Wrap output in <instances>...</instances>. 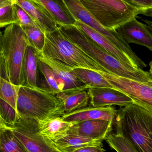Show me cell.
<instances>
[{
	"mask_svg": "<svg viewBox=\"0 0 152 152\" xmlns=\"http://www.w3.org/2000/svg\"><path fill=\"white\" fill-rule=\"evenodd\" d=\"M61 32L76 44L107 73L141 82H151L149 72L124 64L101 48L76 25L58 26Z\"/></svg>",
	"mask_w": 152,
	"mask_h": 152,
	"instance_id": "1",
	"label": "cell"
},
{
	"mask_svg": "<svg viewBox=\"0 0 152 152\" xmlns=\"http://www.w3.org/2000/svg\"><path fill=\"white\" fill-rule=\"evenodd\" d=\"M115 134L127 140L137 152H152V115L131 104L117 110Z\"/></svg>",
	"mask_w": 152,
	"mask_h": 152,
	"instance_id": "2",
	"label": "cell"
},
{
	"mask_svg": "<svg viewBox=\"0 0 152 152\" xmlns=\"http://www.w3.org/2000/svg\"><path fill=\"white\" fill-rule=\"evenodd\" d=\"M1 57L4 59L8 80L23 86V64L26 49L31 45L23 27L13 23L1 34Z\"/></svg>",
	"mask_w": 152,
	"mask_h": 152,
	"instance_id": "3",
	"label": "cell"
},
{
	"mask_svg": "<svg viewBox=\"0 0 152 152\" xmlns=\"http://www.w3.org/2000/svg\"><path fill=\"white\" fill-rule=\"evenodd\" d=\"M43 56L59 62L72 69H86L96 72L106 71L76 44L67 39L59 28L45 34Z\"/></svg>",
	"mask_w": 152,
	"mask_h": 152,
	"instance_id": "4",
	"label": "cell"
},
{
	"mask_svg": "<svg viewBox=\"0 0 152 152\" xmlns=\"http://www.w3.org/2000/svg\"><path fill=\"white\" fill-rule=\"evenodd\" d=\"M17 113L26 118L44 121L65 114L63 102L56 95L39 88L20 86L17 101Z\"/></svg>",
	"mask_w": 152,
	"mask_h": 152,
	"instance_id": "5",
	"label": "cell"
},
{
	"mask_svg": "<svg viewBox=\"0 0 152 152\" xmlns=\"http://www.w3.org/2000/svg\"><path fill=\"white\" fill-rule=\"evenodd\" d=\"M85 8L104 28L116 30L139 15L126 0H80Z\"/></svg>",
	"mask_w": 152,
	"mask_h": 152,
	"instance_id": "6",
	"label": "cell"
},
{
	"mask_svg": "<svg viewBox=\"0 0 152 152\" xmlns=\"http://www.w3.org/2000/svg\"><path fill=\"white\" fill-rule=\"evenodd\" d=\"M64 1L76 20L81 21L106 37L130 58L135 68L143 69L146 67L145 63L137 56L116 30H108L102 26L85 8L80 0H64Z\"/></svg>",
	"mask_w": 152,
	"mask_h": 152,
	"instance_id": "7",
	"label": "cell"
},
{
	"mask_svg": "<svg viewBox=\"0 0 152 152\" xmlns=\"http://www.w3.org/2000/svg\"><path fill=\"white\" fill-rule=\"evenodd\" d=\"M0 125L10 129L30 152H64L56 143L40 133L38 120L18 114L13 125L2 123Z\"/></svg>",
	"mask_w": 152,
	"mask_h": 152,
	"instance_id": "8",
	"label": "cell"
},
{
	"mask_svg": "<svg viewBox=\"0 0 152 152\" xmlns=\"http://www.w3.org/2000/svg\"><path fill=\"white\" fill-rule=\"evenodd\" d=\"M99 72L115 89L126 94L134 104L152 115V82H141L104 72Z\"/></svg>",
	"mask_w": 152,
	"mask_h": 152,
	"instance_id": "9",
	"label": "cell"
},
{
	"mask_svg": "<svg viewBox=\"0 0 152 152\" xmlns=\"http://www.w3.org/2000/svg\"><path fill=\"white\" fill-rule=\"evenodd\" d=\"M39 60L45 63L52 69L58 82L64 93L87 90L88 86L75 73L73 70L58 61L43 56L39 52Z\"/></svg>",
	"mask_w": 152,
	"mask_h": 152,
	"instance_id": "10",
	"label": "cell"
},
{
	"mask_svg": "<svg viewBox=\"0 0 152 152\" xmlns=\"http://www.w3.org/2000/svg\"><path fill=\"white\" fill-rule=\"evenodd\" d=\"M113 122L104 120H92L73 124L69 135L103 141L111 133Z\"/></svg>",
	"mask_w": 152,
	"mask_h": 152,
	"instance_id": "11",
	"label": "cell"
},
{
	"mask_svg": "<svg viewBox=\"0 0 152 152\" xmlns=\"http://www.w3.org/2000/svg\"><path fill=\"white\" fill-rule=\"evenodd\" d=\"M88 91L91 104L94 107H104L112 105L124 107L134 104L133 100L129 97L115 89L89 88Z\"/></svg>",
	"mask_w": 152,
	"mask_h": 152,
	"instance_id": "12",
	"label": "cell"
},
{
	"mask_svg": "<svg viewBox=\"0 0 152 152\" xmlns=\"http://www.w3.org/2000/svg\"><path fill=\"white\" fill-rule=\"evenodd\" d=\"M116 31L128 44L141 45L152 52V34L148 26L138 21L136 18L121 26Z\"/></svg>",
	"mask_w": 152,
	"mask_h": 152,
	"instance_id": "13",
	"label": "cell"
},
{
	"mask_svg": "<svg viewBox=\"0 0 152 152\" xmlns=\"http://www.w3.org/2000/svg\"><path fill=\"white\" fill-rule=\"evenodd\" d=\"M16 3L27 12L44 34L52 32L58 29L57 24L37 0H16Z\"/></svg>",
	"mask_w": 152,
	"mask_h": 152,
	"instance_id": "14",
	"label": "cell"
},
{
	"mask_svg": "<svg viewBox=\"0 0 152 152\" xmlns=\"http://www.w3.org/2000/svg\"><path fill=\"white\" fill-rule=\"evenodd\" d=\"M117 112L113 106L94 107L91 106L65 114L62 118L73 124L92 120H106L114 123Z\"/></svg>",
	"mask_w": 152,
	"mask_h": 152,
	"instance_id": "15",
	"label": "cell"
},
{
	"mask_svg": "<svg viewBox=\"0 0 152 152\" xmlns=\"http://www.w3.org/2000/svg\"><path fill=\"white\" fill-rule=\"evenodd\" d=\"M42 5L58 26L75 25L77 20L75 18L65 2L64 0H37Z\"/></svg>",
	"mask_w": 152,
	"mask_h": 152,
	"instance_id": "16",
	"label": "cell"
},
{
	"mask_svg": "<svg viewBox=\"0 0 152 152\" xmlns=\"http://www.w3.org/2000/svg\"><path fill=\"white\" fill-rule=\"evenodd\" d=\"M75 25L92 40L119 61L135 67L134 64L130 58L104 36L79 20H77Z\"/></svg>",
	"mask_w": 152,
	"mask_h": 152,
	"instance_id": "17",
	"label": "cell"
},
{
	"mask_svg": "<svg viewBox=\"0 0 152 152\" xmlns=\"http://www.w3.org/2000/svg\"><path fill=\"white\" fill-rule=\"evenodd\" d=\"M39 123L40 133L55 143L68 136L73 125V123L66 121L62 117L39 121Z\"/></svg>",
	"mask_w": 152,
	"mask_h": 152,
	"instance_id": "18",
	"label": "cell"
},
{
	"mask_svg": "<svg viewBox=\"0 0 152 152\" xmlns=\"http://www.w3.org/2000/svg\"><path fill=\"white\" fill-rule=\"evenodd\" d=\"M39 52L32 46L27 47L23 64V86L32 88L37 87L38 69H39Z\"/></svg>",
	"mask_w": 152,
	"mask_h": 152,
	"instance_id": "19",
	"label": "cell"
},
{
	"mask_svg": "<svg viewBox=\"0 0 152 152\" xmlns=\"http://www.w3.org/2000/svg\"><path fill=\"white\" fill-rule=\"evenodd\" d=\"M56 96L63 102L65 114L86 107L90 99L89 95L86 90L68 93L60 92L57 94Z\"/></svg>",
	"mask_w": 152,
	"mask_h": 152,
	"instance_id": "20",
	"label": "cell"
},
{
	"mask_svg": "<svg viewBox=\"0 0 152 152\" xmlns=\"http://www.w3.org/2000/svg\"><path fill=\"white\" fill-rule=\"evenodd\" d=\"M103 141L94 140L75 135H68L56 144L64 152H71L80 148L86 146L103 147Z\"/></svg>",
	"mask_w": 152,
	"mask_h": 152,
	"instance_id": "21",
	"label": "cell"
},
{
	"mask_svg": "<svg viewBox=\"0 0 152 152\" xmlns=\"http://www.w3.org/2000/svg\"><path fill=\"white\" fill-rule=\"evenodd\" d=\"M0 152H30L9 129L0 125Z\"/></svg>",
	"mask_w": 152,
	"mask_h": 152,
	"instance_id": "22",
	"label": "cell"
},
{
	"mask_svg": "<svg viewBox=\"0 0 152 152\" xmlns=\"http://www.w3.org/2000/svg\"><path fill=\"white\" fill-rule=\"evenodd\" d=\"M73 70L76 76L88 86V88H114L99 72L86 69Z\"/></svg>",
	"mask_w": 152,
	"mask_h": 152,
	"instance_id": "23",
	"label": "cell"
},
{
	"mask_svg": "<svg viewBox=\"0 0 152 152\" xmlns=\"http://www.w3.org/2000/svg\"><path fill=\"white\" fill-rule=\"evenodd\" d=\"M19 87L12 84L8 80L0 78V99L11 106L17 113Z\"/></svg>",
	"mask_w": 152,
	"mask_h": 152,
	"instance_id": "24",
	"label": "cell"
},
{
	"mask_svg": "<svg viewBox=\"0 0 152 152\" xmlns=\"http://www.w3.org/2000/svg\"><path fill=\"white\" fill-rule=\"evenodd\" d=\"M39 70L43 75L46 81V84L42 90L54 95L63 92L52 69L48 65L39 60Z\"/></svg>",
	"mask_w": 152,
	"mask_h": 152,
	"instance_id": "25",
	"label": "cell"
},
{
	"mask_svg": "<svg viewBox=\"0 0 152 152\" xmlns=\"http://www.w3.org/2000/svg\"><path fill=\"white\" fill-rule=\"evenodd\" d=\"M16 0H0V27L17 24L15 5Z\"/></svg>",
	"mask_w": 152,
	"mask_h": 152,
	"instance_id": "26",
	"label": "cell"
},
{
	"mask_svg": "<svg viewBox=\"0 0 152 152\" xmlns=\"http://www.w3.org/2000/svg\"><path fill=\"white\" fill-rule=\"evenodd\" d=\"M22 27L28 37L31 46L38 52H42L45 43V34L36 25Z\"/></svg>",
	"mask_w": 152,
	"mask_h": 152,
	"instance_id": "27",
	"label": "cell"
},
{
	"mask_svg": "<svg viewBox=\"0 0 152 152\" xmlns=\"http://www.w3.org/2000/svg\"><path fill=\"white\" fill-rule=\"evenodd\" d=\"M105 140L116 152H137L127 140L115 133L108 134Z\"/></svg>",
	"mask_w": 152,
	"mask_h": 152,
	"instance_id": "28",
	"label": "cell"
},
{
	"mask_svg": "<svg viewBox=\"0 0 152 152\" xmlns=\"http://www.w3.org/2000/svg\"><path fill=\"white\" fill-rule=\"evenodd\" d=\"M18 115L11 106L0 99V123L13 125L16 121Z\"/></svg>",
	"mask_w": 152,
	"mask_h": 152,
	"instance_id": "29",
	"label": "cell"
},
{
	"mask_svg": "<svg viewBox=\"0 0 152 152\" xmlns=\"http://www.w3.org/2000/svg\"><path fill=\"white\" fill-rule=\"evenodd\" d=\"M139 10V14L152 17V0H126Z\"/></svg>",
	"mask_w": 152,
	"mask_h": 152,
	"instance_id": "30",
	"label": "cell"
},
{
	"mask_svg": "<svg viewBox=\"0 0 152 152\" xmlns=\"http://www.w3.org/2000/svg\"><path fill=\"white\" fill-rule=\"evenodd\" d=\"M15 9L17 24L19 25L22 27L29 26H36L31 17L23 8L15 3Z\"/></svg>",
	"mask_w": 152,
	"mask_h": 152,
	"instance_id": "31",
	"label": "cell"
},
{
	"mask_svg": "<svg viewBox=\"0 0 152 152\" xmlns=\"http://www.w3.org/2000/svg\"><path fill=\"white\" fill-rule=\"evenodd\" d=\"M105 150L102 147L86 146L80 148L71 152H105Z\"/></svg>",
	"mask_w": 152,
	"mask_h": 152,
	"instance_id": "32",
	"label": "cell"
},
{
	"mask_svg": "<svg viewBox=\"0 0 152 152\" xmlns=\"http://www.w3.org/2000/svg\"><path fill=\"white\" fill-rule=\"evenodd\" d=\"M142 21L145 22V23L146 25L148 26L151 34H152V21H150V20H147V19H141Z\"/></svg>",
	"mask_w": 152,
	"mask_h": 152,
	"instance_id": "33",
	"label": "cell"
},
{
	"mask_svg": "<svg viewBox=\"0 0 152 152\" xmlns=\"http://www.w3.org/2000/svg\"><path fill=\"white\" fill-rule=\"evenodd\" d=\"M149 67H150V69H149V74L151 75L152 78V60H151V62H150L149 64Z\"/></svg>",
	"mask_w": 152,
	"mask_h": 152,
	"instance_id": "34",
	"label": "cell"
}]
</instances>
